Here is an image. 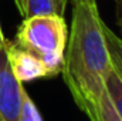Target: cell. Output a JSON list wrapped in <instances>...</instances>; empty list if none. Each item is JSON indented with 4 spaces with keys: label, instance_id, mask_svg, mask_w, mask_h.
<instances>
[{
    "label": "cell",
    "instance_id": "6da1fadb",
    "mask_svg": "<svg viewBox=\"0 0 122 121\" xmlns=\"http://www.w3.org/2000/svg\"><path fill=\"white\" fill-rule=\"evenodd\" d=\"M104 29L95 0H72L71 31L61 73L75 104L90 121H99L101 98L112 70Z\"/></svg>",
    "mask_w": 122,
    "mask_h": 121
},
{
    "label": "cell",
    "instance_id": "7a4b0ae2",
    "mask_svg": "<svg viewBox=\"0 0 122 121\" xmlns=\"http://www.w3.org/2000/svg\"><path fill=\"white\" fill-rule=\"evenodd\" d=\"M68 30L62 16L44 14L26 17L16 34V44L43 61L48 77L62 70Z\"/></svg>",
    "mask_w": 122,
    "mask_h": 121
},
{
    "label": "cell",
    "instance_id": "3957f363",
    "mask_svg": "<svg viewBox=\"0 0 122 121\" xmlns=\"http://www.w3.org/2000/svg\"><path fill=\"white\" fill-rule=\"evenodd\" d=\"M23 93V83L10 68L6 47L0 49V121H19Z\"/></svg>",
    "mask_w": 122,
    "mask_h": 121
},
{
    "label": "cell",
    "instance_id": "277c9868",
    "mask_svg": "<svg viewBox=\"0 0 122 121\" xmlns=\"http://www.w3.org/2000/svg\"><path fill=\"white\" fill-rule=\"evenodd\" d=\"M6 51H7L10 68H11L14 77L20 83L48 77V73H47L43 61L37 56H34L33 53H30L29 50L17 46L16 43L9 41L6 46Z\"/></svg>",
    "mask_w": 122,
    "mask_h": 121
},
{
    "label": "cell",
    "instance_id": "5b68a950",
    "mask_svg": "<svg viewBox=\"0 0 122 121\" xmlns=\"http://www.w3.org/2000/svg\"><path fill=\"white\" fill-rule=\"evenodd\" d=\"M70 0H24L23 17L31 16H44V14H56L64 16L67 3Z\"/></svg>",
    "mask_w": 122,
    "mask_h": 121
},
{
    "label": "cell",
    "instance_id": "8992f818",
    "mask_svg": "<svg viewBox=\"0 0 122 121\" xmlns=\"http://www.w3.org/2000/svg\"><path fill=\"white\" fill-rule=\"evenodd\" d=\"M105 90L117 114L122 121V73L114 66V63H112V70L109 71L105 81Z\"/></svg>",
    "mask_w": 122,
    "mask_h": 121
},
{
    "label": "cell",
    "instance_id": "52a82bcc",
    "mask_svg": "<svg viewBox=\"0 0 122 121\" xmlns=\"http://www.w3.org/2000/svg\"><path fill=\"white\" fill-rule=\"evenodd\" d=\"M104 30H105L107 44H108V49H109V53L112 57V63L122 73V38L118 34H115L107 24H105Z\"/></svg>",
    "mask_w": 122,
    "mask_h": 121
},
{
    "label": "cell",
    "instance_id": "ba28073f",
    "mask_svg": "<svg viewBox=\"0 0 122 121\" xmlns=\"http://www.w3.org/2000/svg\"><path fill=\"white\" fill-rule=\"evenodd\" d=\"M19 121H43L38 108L36 107L34 101L31 100V97L27 94L26 90L23 93L21 111H20V118H19Z\"/></svg>",
    "mask_w": 122,
    "mask_h": 121
},
{
    "label": "cell",
    "instance_id": "9c48e42d",
    "mask_svg": "<svg viewBox=\"0 0 122 121\" xmlns=\"http://www.w3.org/2000/svg\"><path fill=\"white\" fill-rule=\"evenodd\" d=\"M99 121H121L119 116L117 114L108 94L107 90L104 91L102 94V98H101V111H99Z\"/></svg>",
    "mask_w": 122,
    "mask_h": 121
},
{
    "label": "cell",
    "instance_id": "30bf717a",
    "mask_svg": "<svg viewBox=\"0 0 122 121\" xmlns=\"http://www.w3.org/2000/svg\"><path fill=\"white\" fill-rule=\"evenodd\" d=\"M117 6H118V22L122 27V0H117Z\"/></svg>",
    "mask_w": 122,
    "mask_h": 121
},
{
    "label": "cell",
    "instance_id": "8fae6325",
    "mask_svg": "<svg viewBox=\"0 0 122 121\" xmlns=\"http://www.w3.org/2000/svg\"><path fill=\"white\" fill-rule=\"evenodd\" d=\"M14 3H16V7H17V10H19V13H20V14H23V7H24V0H14Z\"/></svg>",
    "mask_w": 122,
    "mask_h": 121
},
{
    "label": "cell",
    "instance_id": "7c38bea8",
    "mask_svg": "<svg viewBox=\"0 0 122 121\" xmlns=\"http://www.w3.org/2000/svg\"><path fill=\"white\" fill-rule=\"evenodd\" d=\"M7 40L4 38V36H3V31H1V27H0V49H4L6 46H7Z\"/></svg>",
    "mask_w": 122,
    "mask_h": 121
}]
</instances>
